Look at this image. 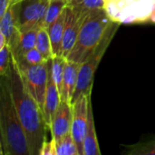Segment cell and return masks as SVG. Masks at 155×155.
Wrapping results in <instances>:
<instances>
[{"label":"cell","mask_w":155,"mask_h":155,"mask_svg":"<svg viewBox=\"0 0 155 155\" xmlns=\"http://www.w3.org/2000/svg\"><path fill=\"white\" fill-rule=\"evenodd\" d=\"M67 5L78 17L84 19L92 11L104 7V0H67Z\"/></svg>","instance_id":"cell-16"},{"label":"cell","mask_w":155,"mask_h":155,"mask_svg":"<svg viewBox=\"0 0 155 155\" xmlns=\"http://www.w3.org/2000/svg\"><path fill=\"white\" fill-rule=\"evenodd\" d=\"M66 61L67 59L63 55H56L52 57V65H51L52 75L58 88L59 93L61 92L62 89V82H63V76H64Z\"/></svg>","instance_id":"cell-20"},{"label":"cell","mask_w":155,"mask_h":155,"mask_svg":"<svg viewBox=\"0 0 155 155\" xmlns=\"http://www.w3.org/2000/svg\"><path fill=\"white\" fill-rule=\"evenodd\" d=\"M56 155H79L71 132L55 141Z\"/></svg>","instance_id":"cell-19"},{"label":"cell","mask_w":155,"mask_h":155,"mask_svg":"<svg viewBox=\"0 0 155 155\" xmlns=\"http://www.w3.org/2000/svg\"><path fill=\"white\" fill-rule=\"evenodd\" d=\"M14 0H0V20Z\"/></svg>","instance_id":"cell-25"},{"label":"cell","mask_w":155,"mask_h":155,"mask_svg":"<svg viewBox=\"0 0 155 155\" xmlns=\"http://www.w3.org/2000/svg\"><path fill=\"white\" fill-rule=\"evenodd\" d=\"M35 47L38 49V51L43 54V56L45 59L48 60L53 57L51 42H50L47 29L45 27H43V26L39 27L37 31V35H36Z\"/></svg>","instance_id":"cell-18"},{"label":"cell","mask_w":155,"mask_h":155,"mask_svg":"<svg viewBox=\"0 0 155 155\" xmlns=\"http://www.w3.org/2000/svg\"><path fill=\"white\" fill-rule=\"evenodd\" d=\"M51 65H52V58L49 59V62H48V81H47L44 107L42 110L44 120L48 129L50 128L52 120L61 102L60 93L58 91V88L52 75Z\"/></svg>","instance_id":"cell-9"},{"label":"cell","mask_w":155,"mask_h":155,"mask_svg":"<svg viewBox=\"0 0 155 155\" xmlns=\"http://www.w3.org/2000/svg\"><path fill=\"white\" fill-rule=\"evenodd\" d=\"M0 155H4V151H3V145H2L1 137H0Z\"/></svg>","instance_id":"cell-27"},{"label":"cell","mask_w":155,"mask_h":155,"mask_svg":"<svg viewBox=\"0 0 155 155\" xmlns=\"http://www.w3.org/2000/svg\"><path fill=\"white\" fill-rule=\"evenodd\" d=\"M66 5L67 0H50L45 13L43 27L47 28L63 13Z\"/></svg>","instance_id":"cell-17"},{"label":"cell","mask_w":155,"mask_h":155,"mask_svg":"<svg viewBox=\"0 0 155 155\" xmlns=\"http://www.w3.org/2000/svg\"><path fill=\"white\" fill-rule=\"evenodd\" d=\"M84 155H101V151L99 148V143L96 136L93 108L91 101L88 107V118L86 132L84 140Z\"/></svg>","instance_id":"cell-13"},{"label":"cell","mask_w":155,"mask_h":155,"mask_svg":"<svg viewBox=\"0 0 155 155\" xmlns=\"http://www.w3.org/2000/svg\"><path fill=\"white\" fill-rule=\"evenodd\" d=\"M65 9V8H64ZM64 17L65 11L63 13L46 28L52 47L53 56L62 55V44H63V35L64 27Z\"/></svg>","instance_id":"cell-14"},{"label":"cell","mask_w":155,"mask_h":155,"mask_svg":"<svg viewBox=\"0 0 155 155\" xmlns=\"http://www.w3.org/2000/svg\"><path fill=\"white\" fill-rule=\"evenodd\" d=\"M48 62L49 59L40 64H17L28 92L39 104L41 110L44 107L48 81Z\"/></svg>","instance_id":"cell-6"},{"label":"cell","mask_w":155,"mask_h":155,"mask_svg":"<svg viewBox=\"0 0 155 155\" xmlns=\"http://www.w3.org/2000/svg\"><path fill=\"white\" fill-rule=\"evenodd\" d=\"M38 29L39 27H35L20 34L15 46L11 50V54L16 62H19L27 51L35 47Z\"/></svg>","instance_id":"cell-15"},{"label":"cell","mask_w":155,"mask_h":155,"mask_svg":"<svg viewBox=\"0 0 155 155\" xmlns=\"http://www.w3.org/2000/svg\"><path fill=\"white\" fill-rule=\"evenodd\" d=\"M38 155H56L55 152V141L52 138L51 141H45L39 151Z\"/></svg>","instance_id":"cell-24"},{"label":"cell","mask_w":155,"mask_h":155,"mask_svg":"<svg viewBox=\"0 0 155 155\" xmlns=\"http://www.w3.org/2000/svg\"><path fill=\"white\" fill-rule=\"evenodd\" d=\"M79 65L80 64L78 63L72 62L69 60L66 61L62 82V89L60 92L61 101H64L71 104L72 97L76 85Z\"/></svg>","instance_id":"cell-11"},{"label":"cell","mask_w":155,"mask_h":155,"mask_svg":"<svg viewBox=\"0 0 155 155\" xmlns=\"http://www.w3.org/2000/svg\"><path fill=\"white\" fill-rule=\"evenodd\" d=\"M113 21L105 7L88 14L83 20L75 44L66 59L78 64L84 62L101 42Z\"/></svg>","instance_id":"cell-3"},{"label":"cell","mask_w":155,"mask_h":155,"mask_svg":"<svg viewBox=\"0 0 155 155\" xmlns=\"http://www.w3.org/2000/svg\"><path fill=\"white\" fill-rule=\"evenodd\" d=\"M0 29L6 39V45L11 51L15 46L19 35L21 34L16 25V20L14 14L12 4L10 5V6L5 11V13L0 20Z\"/></svg>","instance_id":"cell-12"},{"label":"cell","mask_w":155,"mask_h":155,"mask_svg":"<svg viewBox=\"0 0 155 155\" xmlns=\"http://www.w3.org/2000/svg\"><path fill=\"white\" fill-rule=\"evenodd\" d=\"M11 62V51L6 46L0 51V79L6 74Z\"/></svg>","instance_id":"cell-23"},{"label":"cell","mask_w":155,"mask_h":155,"mask_svg":"<svg viewBox=\"0 0 155 155\" xmlns=\"http://www.w3.org/2000/svg\"><path fill=\"white\" fill-rule=\"evenodd\" d=\"M6 74L17 115L27 140L30 155H38L42 143L46 140L47 126L42 110L28 92L19 67L12 54Z\"/></svg>","instance_id":"cell-1"},{"label":"cell","mask_w":155,"mask_h":155,"mask_svg":"<svg viewBox=\"0 0 155 155\" xmlns=\"http://www.w3.org/2000/svg\"><path fill=\"white\" fill-rule=\"evenodd\" d=\"M50 0H14L12 3L20 33L43 26Z\"/></svg>","instance_id":"cell-5"},{"label":"cell","mask_w":155,"mask_h":155,"mask_svg":"<svg viewBox=\"0 0 155 155\" xmlns=\"http://www.w3.org/2000/svg\"><path fill=\"white\" fill-rule=\"evenodd\" d=\"M72 116V104L70 103L61 101L49 128L52 134V138L54 141L59 140L71 132Z\"/></svg>","instance_id":"cell-8"},{"label":"cell","mask_w":155,"mask_h":155,"mask_svg":"<svg viewBox=\"0 0 155 155\" xmlns=\"http://www.w3.org/2000/svg\"><path fill=\"white\" fill-rule=\"evenodd\" d=\"M90 101L91 94L81 96L74 104H72L73 116L71 134L76 144L79 155H84V140L87 126L88 107Z\"/></svg>","instance_id":"cell-7"},{"label":"cell","mask_w":155,"mask_h":155,"mask_svg":"<svg viewBox=\"0 0 155 155\" xmlns=\"http://www.w3.org/2000/svg\"><path fill=\"white\" fill-rule=\"evenodd\" d=\"M119 26H120L119 22L113 21V23L107 28L104 37L102 38L98 45L95 47L94 52L84 62L80 64L78 74H77L76 85L72 97L71 104H74L81 96L91 94L94 84V74L97 70V67L104 53L106 52L109 45L111 44Z\"/></svg>","instance_id":"cell-4"},{"label":"cell","mask_w":155,"mask_h":155,"mask_svg":"<svg viewBox=\"0 0 155 155\" xmlns=\"http://www.w3.org/2000/svg\"><path fill=\"white\" fill-rule=\"evenodd\" d=\"M0 137L4 155H30L20 124L7 74L0 79Z\"/></svg>","instance_id":"cell-2"},{"label":"cell","mask_w":155,"mask_h":155,"mask_svg":"<svg viewBox=\"0 0 155 155\" xmlns=\"http://www.w3.org/2000/svg\"><path fill=\"white\" fill-rule=\"evenodd\" d=\"M64 11L65 17L62 44V55L66 58V56L71 52L74 45L75 44L84 19L78 17L68 5H66Z\"/></svg>","instance_id":"cell-10"},{"label":"cell","mask_w":155,"mask_h":155,"mask_svg":"<svg viewBox=\"0 0 155 155\" xmlns=\"http://www.w3.org/2000/svg\"><path fill=\"white\" fill-rule=\"evenodd\" d=\"M125 153L128 155H155V138L128 146Z\"/></svg>","instance_id":"cell-21"},{"label":"cell","mask_w":155,"mask_h":155,"mask_svg":"<svg viewBox=\"0 0 155 155\" xmlns=\"http://www.w3.org/2000/svg\"><path fill=\"white\" fill-rule=\"evenodd\" d=\"M6 46V39L3 34V32L0 29V51L3 50Z\"/></svg>","instance_id":"cell-26"},{"label":"cell","mask_w":155,"mask_h":155,"mask_svg":"<svg viewBox=\"0 0 155 155\" xmlns=\"http://www.w3.org/2000/svg\"><path fill=\"white\" fill-rule=\"evenodd\" d=\"M47 59H45L43 56V54L38 51V49L36 47H34L31 50L27 51L19 62L16 61L15 62L17 63L18 65H22V64H40L45 63Z\"/></svg>","instance_id":"cell-22"}]
</instances>
